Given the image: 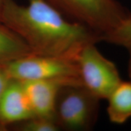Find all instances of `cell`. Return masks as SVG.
I'll use <instances>...</instances> for the list:
<instances>
[{"instance_id":"obj_11","label":"cell","mask_w":131,"mask_h":131,"mask_svg":"<svg viewBox=\"0 0 131 131\" xmlns=\"http://www.w3.org/2000/svg\"><path fill=\"white\" fill-rule=\"evenodd\" d=\"M15 130L19 131H58L60 128L55 120L39 117H33L16 123L13 125Z\"/></svg>"},{"instance_id":"obj_14","label":"cell","mask_w":131,"mask_h":131,"mask_svg":"<svg viewBox=\"0 0 131 131\" xmlns=\"http://www.w3.org/2000/svg\"><path fill=\"white\" fill-rule=\"evenodd\" d=\"M4 4H5V0H0V23H2V13H3Z\"/></svg>"},{"instance_id":"obj_6","label":"cell","mask_w":131,"mask_h":131,"mask_svg":"<svg viewBox=\"0 0 131 131\" xmlns=\"http://www.w3.org/2000/svg\"><path fill=\"white\" fill-rule=\"evenodd\" d=\"M33 117L23 83L12 80L0 99V127L12 126Z\"/></svg>"},{"instance_id":"obj_5","label":"cell","mask_w":131,"mask_h":131,"mask_svg":"<svg viewBox=\"0 0 131 131\" xmlns=\"http://www.w3.org/2000/svg\"><path fill=\"white\" fill-rule=\"evenodd\" d=\"M96 43L85 45L79 52L77 63L82 84L101 100H106L122 80L117 66L99 51Z\"/></svg>"},{"instance_id":"obj_13","label":"cell","mask_w":131,"mask_h":131,"mask_svg":"<svg viewBox=\"0 0 131 131\" xmlns=\"http://www.w3.org/2000/svg\"><path fill=\"white\" fill-rule=\"evenodd\" d=\"M129 52V60H128V75L131 80V49L128 50Z\"/></svg>"},{"instance_id":"obj_12","label":"cell","mask_w":131,"mask_h":131,"mask_svg":"<svg viewBox=\"0 0 131 131\" xmlns=\"http://www.w3.org/2000/svg\"><path fill=\"white\" fill-rule=\"evenodd\" d=\"M12 79L5 69V66H0V99Z\"/></svg>"},{"instance_id":"obj_3","label":"cell","mask_w":131,"mask_h":131,"mask_svg":"<svg viewBox=\"0 0 131 131\" xmlns=\"http://www.w3.org/2000/svg\"><path fill=\"white\" fill-rule=\"evenodd\" d=\"M99 103L82 84L62 85L57 95L55 122L60 130H90L98 119Z\"/></svg>"},{"instance_id":"obj_1","label":"cell","mask_w":131,"mask_h":131,"mask_svg":"<svg viewBox=\"0 0 131 131\" xmlns=\"http://www.w3.org/2000/svg\"><path fill=\"white\" fill-rule=\"evenodd\" d=\"M2 24L22 38L35 55L77 60L85 45L101 42L98 34L66 18L47 0H28L27 5L5 0Z\"/></svg>"},{"instance_id":"obj_9","label":"cell","mask_w":131,"mask_h":131,"mask_svg":"<svg viewBox=\"0 0 131 131\" xmlns=\"http://www.w3.org/2000/svg\"><path fill=\"white\" fill-rule=\"evenodd\" d=\"M30 54L32 52L24 39L0 23V66Z\"/></svg>"},{"instance_id":"obj_4","label":"cell","mask_w":131,"mask_h":131,"mask_svg":"<svg viewBox=\"0 0 131 131\" xmlns=\"http://www.w3.org/2000/svg\"><path fill=\"white\" fill-rule=\"evenodd\" d=\"M12 80H51L63 84H82L77 60L30 54L5 65Z\"/></svg>"},{"instance_id":"obj_8","label":"cell","mask_w":131,"mask_h":131,"mask_svg":"<svg viewBox=\"0 0 131 131\" xmlns=\"http://www.w3.org/2000/svg\"><path fill=\"white\" fill-rule=\"evenodd\" d=\"M110 122L122 125L131 118V80L122 81L106 99Z\"/></svg>"},{"instance_id":"obj_2","label":"cell","mask_w":131,"mask_h":131,"mask_svg":"<svg viewBox=\"0 0 131 131\" xmlns=\"http://www.w3.org/2000/svg\"><path fill=\"white\" fill-rule=\"evenodd\" d=\"M47 1L69 20L87 26L100 37L131 17L130 12L117 0Z\"/></svg>"},{"instance_id":"obj_7","label":"cell","mask_w":131,"mask_h":131,"mask_svg":"<svg viewBox=\"0 0 131 131\" xmlns=\"http://www.w3.org/2000/svg\"><path fill=\"white\" fill-rule=\"evenodd\" d=\"M34 117L54 119L57 95L62 85L51 80L21 82Z\"/></svg>"},{"instance_id":"obj_10","label":"cell","mask_w":131,"mask_h":131,"mask_svg":"<svg viewBox=\"0 0 131 131\" xmlns=\"http://www.w3.org/2000/svg\"><path fill=\"white\" fill-rule=\"evenodd\" d=\"M101 41L125 47L127 50L131 49V17L125 19L117 27L102 35Z\"/></svg>"}]
</instances>
